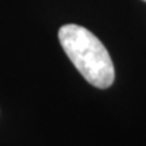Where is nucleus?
<instances>
[{"instance_id":"f03ea898","label":"nucleus","mask_w":146,"mask_h":146,"mask_svg":"<svg viewBox=\"0 0 146 146\" xmlns=\"http://www.w3.org/2000/svg\"><path fill=\"white\" fill-rule=\"evenodd\" d=\"M143 1H146V0H143Z\"/></svg>"},{"instance_id":"f257e3e1","label":"nucleus","mask_w":146,"mask_h":146,"mask_svg":"<svg viewBox=\"0 0 146 146\" xmlns=\"http://www.w3.org/2000/svg\"><path fill=\"white\" fill-rule=\"evenodd\" d=\"M58 39L68 58L89 84L100 89L111 87L115 80L114 64L95 34L78 25H65L58 30Z\"/></svg>"}]
</instances>
